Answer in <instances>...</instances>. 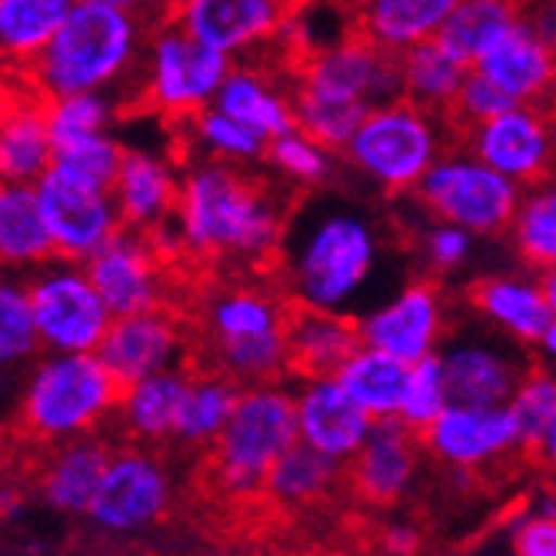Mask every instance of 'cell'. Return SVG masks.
Masks as SVG:
<instances>
[{
    "mask_svg": "<svg viewBox=\"0 0 556 556\" xmlns=\"http://www.w3.org/2000/svg\"><path fill=\"white\" fill-rule=\"evenodd\" d=\"M287 224V200L250 167L197 157L184 170L174 220L150 237L200 261L261 267L277 261Z\"/></svg>",
    "mask_w": 556,
    "mask_h": 556,
    "instance_id": "obj_1",
    "label": "cell"
},
{
    "mask_svg": "<svg viewBox=\"0 0 556 556\" xmlns=\"http://www.w3.org/2000/svg\"><path fill=\"white\" fill-rule=\"evenodd\" d=\"M387 250L380 220L364 207L350 200H311L290 217L277 254L290 303L350 317L364 314Z\"/></svg>",
    "mask_w": 556,
    "mask_h": 556,
    "instance_id": "obj_2",
    "label": "cell"
},
{
    "mask_svg": "<svg viewBox=\"0 0 556 556\" xmlns=\"http://www.w3.org/2000/svg\"><path fill=\"white\" fill-rule=\"evenodd\" d=\"M150 27L154 24L121 8L77 0L64 27L30 61V90L43 100L67 93H117L130 104L127 87L140 90V64Z\"/></svg>",
    "mask_w": 556,
    "mask_h": 556,
    "instance_id": "obj_3",
    "label": "cell"
},
{
    "mask_svg": "<svg viewBox=\"0 0 556 556\" xmlns=\"http://www.w3.org/2000/svg\"><path fill=\"white\" fill-rule=\"evenodd\" d=\"M121 393L124 383L100 353L43 350L21 370L17 430L40 446L97 433L117 417Z\"/></svg>",
    "mask_w": 556,
    "mask_h": 556,
    "instance_id": "obj_4",
    "label": "cell"
},
{
    "mask_svg": "<svg viewBox=\"0 0 556 556\" xmlns=\"http://www.w3.org/2000/svg\"><path fill=\"white\" fill-rule=\"evenodd\" d=\"M300 440L296 396L283 380L247 383L237 407L211 446V480L230 500L264 493L270 467Z\"/></svg>",
    "mask_w": 556,
    "mask_h": 556,
    "instance_id": "obj_5",
    "label": "cell"
},
{
    "mask_svg": "<svg viewBox=\"0 0 556 556\" xmlns=\"http://www.w3.org/2000/svg\"><path fill=\"white\" fill-rule=\"evenodd\" d=\"M450 117L417 108L407 97H393L370 108L357 134L343 147V157L353 174L387 197L414 193L424 174L446 154Z\"/></svg>",
    "mask_w": 556,
    "mask_h": 556,
    "instance_id": "obj_6",
    "label": "cell"
},
{
    "mask_svg": "<svg viewBox=\"0 0 556 556\" xmlns=\"http://www.w3.org/2000/svg\"><path fill=\"white\" fill-rule=\"evenodd\" d=\"M287 303L267 287H230L211 296L204 311V333L217 370L237 383L283 380L290 374Z\"/></svg>",
    "mask_w": 556,
    "mask_h": 556,
    "instance_id": "obj_7",
    "label": "cell"
},
{
    "mask_svg": "<svg viewBox=\"0 0 556 556\" xmlns=\"http://www.w3.org/2000/svg\"><path fill=\"white\" fill-rule=\"evenodd\" d=\"M233 64V58L197 40L190 30L167 17L150 27L137 100H143V108L161 117L190 121L214 104Z\"/></svg>",
    "mask_w": 556,
    "mask_h": 556,
    "instance_id": "obj_8",
    "label": "cell"
},
{
    "mask_svg": "<svg viewBox=\"0 0 556 556\" xmlns=\"http://www.w3.org/2000/svg\"><path fill=\"white\" fill-rule=\"evenodd\" d=\"M523 187L493 170L470 150H446L414 190L417 207L433 220H450L477 237H503L514 224Z\"/></svg>",
    "mask_w": 556,
    "mask_h": 556,
    "instance_id": "obj_9",
    "label": "cell"
},
{
    "mask_svg": "<svg viewBox=\"0 0 556 556\" xmlns=\"http://www.w3.org/2000/svg\"><path fill=\"white\" fill-rule=\"evenodd\" d=\"M174 493V477L154 446L130 443L114 450L84 520L97 536L134 540L167 520Z\"/></svg>",
    "mask_w": 556,
    "mask_h": 556,
    "instance_id": "obj_10",
    "label": "cell"
},
{
    "mask_svg": "<svg viewBox=\"0 0 556 556\" xmlns=\"http://www.w3.org/2000/svg\"><path fill=\"white\" fill-rule=\"evenodd\" d=\"M27 293L40 350L97 353L114 324V311L80 261L50 257L30 274Z\"/></svg>",
    "mask_w": 556,
    "mask_h": 556,
    "instance_id": "obj_11",
    "label": "cell"
},
{
    "mask_svg": "<svg viewBox=\"0 0 556 556\" xmlns=\"http://www.w3.org/2000/svg\"><path fill=\"white\" fill-rule=\"evenodd\" d=\"M420 437L430 457L460 477L500 467L514 453L527 450L507 403L450 400L443 414Z\"/></svg>",
    "mask_w": 556,
    "mask_h": 556,
    "instance_id": "obj_12",
    "label": "cell"
},
{
    "mask_svg": "<svg viewBox=\"0 0 556 556\" xmlns=\"http://www.w3.org/2000/svg\"><path fill=\"white\" fill-rule=\"evenodd\" d=\"M357 327L367 346L387 350L403 364H417L440 353L450 337L446 293L433 280H410L357 314Z\"/></svg>",
    "mask_w": 556,
    "mask_h": 556,
    "instance_id": "obj_13",
    "label": "cell"
},
{
    "mask_svg": "<svg viewBox=\"0 0 556 556\" xmlns=\"http://www.w3.org/2000/svg\"><path fill=\"white\" fill-rule=\"evenodd\" d=\"M37 193L58 257L84 264L124 227L114 187L90 184L58 164H50V170L37 180Z\"/></svg>",
    "mask_w": 556,
    "mask_h": 556,
    "instance_id": "obj_14",
    "label": "cell"
},
{
    "mask_svg": "<svg viewBox=\"0 0 556 556\" xmlns=\"http://www.w3.org/2000/svg\"><path fill=\"white\" fill-rule=\"evenodd\" d=\"M293 0H174L170 21L233 61L283 43Z\"/></svg>",
    "mask_w": 556,
    "mask_h": 556,
    "instance_id": "obj_15",
    "label": "cell"
},
{
    "mask_svg": "<svg viewBox=\"0 0 556 556\" xmlns=\"http://www.w3.org/2000/svg\"><path fill=\"white\" fill-rule=\"evenodd\" d=\"M460 134L470 154H477L493 170L507 174L520 187H530L553 174L556 124L543 104H514Z\"/></svg>",
    "mask_w": 556,
    "mask_h": 556,
    "instance_id": "obj_16",
    "label": "cell"
},
{
    "mask_svg": "<svg viewBox=\"0 0 556 556\" xmlns=\"http://www.w3.org/2000/svg\"><path fill=\"white\" fill-rule=\"evenodd\" d=\"M440 361L453 400L464 403H510L517 383L533 367L523 343L496 333L486 324L450 333L440 346Z\"/></svg>",
    "mask_w": 556,
    "mask_h": 556,
    "instance_id": "obj_17",
    "label": "cell"
},
{
    "mask_svg": "<svg viewBox=\"0 0 556 556\" xmlns=\"http://www.w3.org/2000/svg\"><path fill=\"white\" fill-rule=\"evenodd\" d=\"M161 257L164 250L157 247L154 237L134 227H121L104 247L93 250L84 261V267L97 283L100 296L108 300L114 317H121V314L164 307Z\"/></svg>",
    "mask_w": 556,
    "mask_h": 556,
    "instance_id": "obj_18",
    "label": "cell"
},
{
    "mask_svg": "<svg viewBox=\"0 0 556 556\" xmlns=\"http://www.w3.org/2000/svg\"><path fill=\"white\" fill-rule=\"evenodd\" d=\"M300 80H311L317 87L346 93L353 100H361L367 108L387 104L393 97H403L400 87V54L374 43L361 30L350 34L346 40L311 54L296 64Z\"/></svg>",
    "mask_w": 556,
    "mask_h": 556,
    "instance_id": "obj_19",
    "label": "cell"
},
{
    "mask_svg": "<svg viewBox=\"0 0 556 556\" xmlns=\"http://www.w3.org/2000/svg\"><path fill=\"white\" fill-rule=\"evenodd\" d=\"M424 450V437L400 417L377 420L346 464L353 493L370 507H393L414 490Z\"/></svg>",
    "mask_w": 556,
    "mask_h": 556,
    "instance_id": "obj_20",
    "label": "cell"
},
{
    "mask_svg": "<svg viewBox=\"0 0 556 556\" xmlns=\"http://www.w3.org/2000/svg\"><path fill=\"white\" fill-rule=\"evenodd\" d=\"M296 396V430L300 440L324 450L327 457L350 464L361 450L367 433L374 430V417L346 393L337 374L300 377L293 387Z\"/></svg>",
    "mask_w": 556,
    "mask_h": 556,
    "instance_id": "obj_21",
    "label": "cell"
},
{
    "mask_svg": "<svg viewBox=\"0 0 556 556\" xmlns=\"http://www.w3.org/2000/svg\"><path fill=\"white\" fill-rule=\"evenodd\" d=\"M97 353H100V361L114 370V377L127 387L143 377H154L161 370L184 367L187 340H184L177 317H170L164 307H154V311L114 317Z\"/></svg>",
    "mask_w": 556,
    "mask_h": 556,
    "instance_id": "obj_22",
    "label": "cell"
},
{
    "mask_svg": "<svg viewBox=\"0 0 556 556\" xmlns=\"http://www.w3.org/2000/svg\"><path fill=\"white\" fill-rule=\"evenodd\" d=\"M473 314L523 346H533L553 324V307L546 300L543 280L533 270H496L470 287Z\"/></svg>",
    "mask_w": 556,
    "mask_h": 556,
    "instance_id": "obj_23",
    "label": "cell"
},
{
    "mask_svg": "<svg viewBox=\"0 0 556 556\" xmlns=\"http://www.w3.org/2000/svg\"><path fill=\"white\" fill-rule=\"evenodd\" d=\"M180 180L184 174L170 157L147 147H127L114 180V200L124 227L143 233L167 227L180 200Z\"/></svg>",
    "mask_w": 556,
    "mask_h": 556,
    "instance_id": "obj_24",
    "label": "cell"
},
{
    "mask_svg": "<svg viewBox=\"0 0 556 556\" xmlns=\"http://www.w3.org/2000/svg\"><path fill=\"white\" fill-rule=\"evenodd\" d=\"M514 104H546L556 93V50L520 17L473 64Z\"/></svg>",
    "mask_w": 556,
    "mask_h": 556,
    "instance_id": "obj_25",
    "label": "cell"
},
{
    "mask_svg": "<svg viewBox=\"0 0 556 556\" xmlns=\"http://www.w3.org/2000/svg\"><path fill=\"white\" fill-rule=\"evenodd\" d=\"M111 457L114 446L97 433L54 443L37 477L40 503L61 517H84Z\"/></svg>",
    "mask_w": 556,
    "mask_h": 556,
    "instance_id": "obj_26",
    "label": "cell"
},
{
    "mask_svg": "<svg viewBox=\"0 0 556 556\" xmlns=\"http://www.w3.org/2000/svg\"><path fill=\"white\" fill-rule=\"evenodd\" d=\"M54 164L47 100L37 90L0 100V180L37 184Z\"/></svg>",
    "mask_w": 556,
    "mask_h": 556,
    "instance_id": "obj_27",
    "label": "cell"
},
{
    "mask_svg": "<svg viewBox=\"0 0 556 556\" xmlns=\"http://www.w3.org/2000/svg\"><path fill=\"white\" fill-rule=\"evenodd\" d=\"M361 343L364 340H361L357 317L293 303L290 324H287L290 374L296 377L337 374Z\"/></svg>",
    "mask_w": 556,
    "mask_h": 556,
    "instance_id": "obj_28",
    "label": "cell"
},
{
    "mask_svg": "<svg viewBox=\"0 0 556 556\" xmlns=\"http://www.w3.org/2000/svg\"><path fill=\"white\" fill-rule=\"evenodd\" d=\"M187 383H190V374L184 367L161 370L154 377L127 383L121 393V407H117L121 433L130 443H143V446L170 443L177 433Z\"/></svg>",
    "mask_w": 556,
    "mask_h": 556,
    "instance_id": "obj_29",
    "label": "cell"
},
{
    "mask_svg": "<svg viewBox=\"0 0 556 556\" xmlns=\"http://www.w3.org/2000/svg\"><path fill=\"white\" fill-rule=\"evenodd\" d=\"M473 64H467L457 50H450L440 37L420 40L400 54V87L403 97L417 108L450 117L457 97L470 77Z\"/></svg>",
    "mask_w": 556,
    "mask_h": 556,
    "instance_id": "obj_30",
    "label": "cell"
},
{
    "mask_svg": "<svg viewBox=\"0 0 556 556\" xmlns=\"http://www.w3.org/2000/svg\"><path fill=\"white\" fill-rule=\"evenodd\" d=\"M58 257L37 184L0 180V264L11 270H37Z\"/></svg>",
    "mask_w": 556,
    "mask_h": 556,
    "instance_id": "obj_31",
    "label": "cell"
},
{
    "mask_svg": "<svg viewBox=\"0 0 556 556\" xmlns=\"http://www.w3.org/2000/svg\"><path fill=\"white\" fill-rule=\"evenodd\" d=\"M214 104L220 111L233 114L237 121H243L247 127H254L257 134H264L267 140H274V137L296 127L293 90L280 87L254 61H237L233 64V71L227 74Z\"/></svg>",
    "mask_w": 556,
    "mask_h": 556,
    "instance_id": "obj_32",
    "label": "cell"
},
{
    "mask_svg": "<svg viewBox=\"0 0 556 556\" xmlns=\"http://www.w3.org/2000/svg\"><path fill=\"white\" fill-rule=\"evenodd\" d=\"M460 0H357V30L374 43L403 54L407 47L440 37L446 17Z\"/></svg>",
    "mask_w": 556,
    "mask_h": 556,
    "instance_id": "obj_33",
    "label": "cell"
},
{
    "mask_svg": "<svg viewBox=\"0 0 556 556\" xmlns=\"http://www.w3.org/2000/svg\"><path fill=\"white\" fill-rule=\"evenodd\" d=\"M340 460L327 457L324 450L296 440L283 457L270 467L267 483H264V496L283 510H296V507H311V503L327 500L343 477Z\"/></svg>",
    "mask_w": 556,
    "mask_h": 556,
    "instance_id": "obj_34",
    "label": "cell"
},
{
    "mask_svg": "<svg viewBox=\"0 0 556 556\" xmlns=\"http://www.w3.org/2000/svg\"><path fill=\"white\" fill-rule=\"evenodd\" d=\"M240 390H243V383H237L224 370H207V374H197V377L190 374L174 443L193 446V450L214 446L217 437L224 433L233 407H237Z\"/></svg>",
    "mask_w": 556,
    "mask_h": 556,
    "instance_id": "obj_35",
    "label": "cell"
},
{
    "mask_svg": "<svg viewBox=\"0 0 556 556\" xmlns=\"http://www.w3.org/2000/svg\"><path fill=\"white\" fill-rule=\"evenodd\" d=\"M74 8L77 0H0V61L27 71Z\"/></svg>",
    "mask_w": 556,
    "mask_h": 556,
    "instance_id": "obj_36",
    "label": "cell"
},
{
    "mask_svg": "<svg viewBox=\"0 0 556 556\" xmlns=\"http://www.w3.org/2000/svg\"><path fill=\"white\" fill-rule=\"evenodd\" d=\"M407 370L410 364H403L393 353L361 343L346 357V364L337 370V377L346 387V393L357 400L374 420H387L400 414V396H403V383H407Z\"/></svg>",
    "mask_w": 556,
    "mask_h": 556,
    "instance_id": "obj_37",
    "label": "cell"
},
{
    "mask_svg": "<svg viewBox=\"0 0 556 556\" xmlns=\"http://www.w3.org/2000/svg\"><path fill=\"white\" fill-rule=\"evenodd\" d=\"M290 90H293L296 127L303 134H311L314 140L327 143L330 150H337V154H343V147L350 143L353 134H357L361 121L370 114V108L361 104V100L337 93V90H327V87H317V84L300 80V77H293Z\"/></svg>",
    "mask_w": 556,
    "mask_h": 556,
    "instance_id": "obj_38",
    "label": "cell"
},
{
    "mask_svg": "<svg viewBox=\"0 0 556 556\" xmlns=\"http://www.w3.org/2000/svg\"><path fill=\"white\" fill-rule=\"evenodd\" d=\"M507 237L527 270L543 274L556 267V177L523 187Z\"/></svg>",
    "mask_w": 556,
    "mask_h": 556,
    "instance_id": "obj_39",
    "label": "cell"
},
{
    "mask_svg": "<svg viewBox=\"0 0 556 556\" xmlns=\"http://www.w3.org/2000/svg\"><path fill=\"white\" fill-rule=\"evenodd\" d=\"M184 124H187V140L197 150V157L224 161L237 167H257L267 161L270 140L257 134L254 127H247L243 121H237L233 114L220 111L217 104L204 108Z\"/></svg>",
    "mask_w": 556,
    "mask_h": 556,
    "instance_id": "obj_40",
    "label": "cell"
},
{
    "mask_svg": "<svg viewBox=\"0 0 556 556\" xmlns=\"http://www.w3.org/2000/svg\"><path fill=\"white\" fill-rule=\"evenodd\" d=\"M520 17V0H460L446 17L440 40L467 64H477Z\"/></svg>",
    "mask_w": 556,
    "mask_h": 556,
    "instance_id": "obj_41",
    "label": "cell"
},
{
    "mask_svg": "<svg viewBox=\"0 0 556 556\" xmlns=\"http://www.w3.org/2000/svg\"><path fill=\"white\" fill-rule=\"evenodd\" d=\"M124 108L127 100H121L117 93H67L47 100V127L54 150L97 134H111Z\"/></svg>",
    "mask_w": 556,
    "mask_h": 556,
    "instance_id": "obj_42",
    "label": "cell"
},
{
    "mask_svg": "<svg viewBox=\"0 0 556 556\" xmlns=\"http://www.w3.org/2000/svg\"><path fill=\"white\" fill-rule=\"evenodd\" d=\"M264 164L280 180H287L293 187L317 190L337 177V150H330L327 143H320L311 134H303L300 127H293V130L270 140Z\"/></svg>",
    "mask_w": 556,
    "mask_h": 556,
    "instance_id": "obj_43",
    "label": "cell"
},
{
    "mask_svg": "<svg viewBox=\"0 0 556 556\" xmlns=\"http://www.w3.org/2000/svg\"><path fill=\"white\" fill-rule=\"evenodd\" d=\"M40 353L27 283L0 277V370L21 374Z\"/></svg>",
    "mask_w": 556,
    "mask_h": 556,
    "instance_id": "obj_44",
    "label": "cell"
},
{
    "mask_svg": "<svg viewBox=\"0 0 556 556\" xmlns=\"http://www.w3.org/2000/svg\"><path fill=\"white\" fill-rule=\"evenodd\" d=\"M350 34H357V17H353V11H343L333 4H300L287 17L283 47H287V54H300L303 61L346 40Z\"/></svg>",
    "mask_w": 556,
    "mask_h": 556,
    "instance_id": "obj_45",
    "label": "cell"
},
{
    "mask_svg": "<svg viewBox=\"0 0 556 556\" xmlns=\"http://www.w3.org/2000/svg\"><path fill=\"white\" fill-rule=\"evenodd\" d=\"M450 400H453V393H450L443 361H440V353H433V357H424V361L410 364L396 417L407 427H414L417 433H424L443 414V407Z\"/></svg>",
    "mask_w": 556,
    "mask_h": 556,
    "instance_id": "obj_46",
    "label": "cell"
},
{
    "mask_svg": "<svg viewBox=\"0 0 556 556\" xmlns=\"http://www.w3.org/2000/svg\"><path fill=\"white\" fill-rule=\"evenodd\" d=\"M507 407H510L517 430H520V440L530 453V446L540 440V433L556 417V370L546 364H540V367L533 364L523 374V380L517 383Z\"/></svg>",
    "mask_w": 556,
    "mask_h": 556,
    "instance_id": "obj_47",
    "label": "cell"
},
{
    "mask_svg": "<svg viewBox=\"0 0 556 556\" xmlns=\"http://www.w3.org/2000/svg\"><path fill=\"white\" fill-rule=\"evenodd\" d=\"M483 237H477L473 230L450 224V220H433L420 230V257L424 264L437 274V277H457L464 270H470V264L477 261V247Z\"/></svg>",
    "mask_w": 556,
    "mask_h": 556,
    "instance_id": "obj_48",
    "label": "cell"
},
{
    "mask_svg": "<svg viewBox=\"0 0 556 556\" xmlns=\"http://www.w3.org/2000/svg\"><path fill=\"white\" fill-rule=\"evenodd\" d=\"M124 150L127 147L111 130V134H97V137H87V140H77V143L54 150V164L90 180V184L114 187L121 161H124Z\"/></svg>",
    "mask_w": 556,
    "mask_h": 556,
    "instance_id": "obj_49",
    "label": "cell"
},
{
    "mask_svg": "<svg viewBox=\"0 0 556 556\" xmlns=\"http://www.w3.org/2000/svg\"><path fill=\"white\" fill-rule=\"evenodd\" d=\"M507 108H514V100L503 93L483 71L473 67L464 90H460V97H457V108H453V114H450V124L457 130H467L473 124H483V121L496 117L500 111H507Z\"/></svg>",
    "mask_w": 556,
    "mask_h": 556,
    "instance_id": "obj_50",
    "label": "cell"
},
{
    "mask_svg": "<svg viewBox=\"0 0 556 556\" xmlns=\"http://www.w3.org/2000/svg\"><path fill=\"white\" fill-rule=\"evenodd\" d=\"M507 546L520 556H556V517L523 507L507 523Z\"/></svg>",
    "mask_w": 556,
    "mask_h": 556,
    "instance_id": "obj_51",
    "label": "cell"
},
{
    "mask_svg": "<svg viewBox=\"0 0 556 556\" xmlns=\"http://www.w3.org/2000/svg\"><path fill=\"white\" fill-rule=\"evenodd\" d=\"M380 546L387 553H396V556H410V553H420L424 549V533L410 520H390L380 530Z\"/></svg>",
    "mask_w": 556,
    "mask_h": 556,
    "instance_id": "obj_52",
    "label": "cell"
},
{
    "mask_svg": "<svg viewBox=\"0 0 556 556\" xmlns=\"http://www.w3.org/2000/svg\"><path fill=\"white\" fill-rule=\"evenodd\" d=\"M520 14L556 50V0H520Z\"/></svg>",
    "mask_w": 556,
    "mask_h": 556,
    "instance_id": "obj_53",
    "label": "cell"
},
{
    "mask_svg": "<svg viewBox=\"0 0 556 556\" xmlns=\"http://www.w3.org/2000/svg\"><path fill=\"white\" fill-rule=\"evenodd\" d=\"M17 396H21V374L0 370V430L17 427Z\"/></svg>",
    "mask_w": 556,
    "mask_h": 556,
    "instance_id": "obj_54",
    "label": "cell"
},
{
    "mask_svg": "<svg viewBox=\"0 0 556 556\" xmlns=\"http://www.w3.org/2000/svg\"><path fill=\"white\" fill-rule=\"evenodd\" d=\"M100 4H111V8H121L127 14H137L147 24H161L170 17L174 0H100Z\"/></svg>",
    "mask_w": 556,
    "mask_h": 556,
    "instance_id": "obj_55",
    "label": "cell"
},
{
    "mask_svg": "<svg viewBox=\"0 0 556 556\" xmlns=\"http://www.w3.org/2000/svg\"><path fill=\"white\" fill-rule=\"evenodd\" d=\"M530 457H533V464H536L543 473L556 477V417H553L549 427L540 433V440L530 446Z\"/></svg>",
    "mask_w": 556,
    "mask_h": 556,
    "instance_id": "obj_56",
    "label": "cell"
},
{
    "mask_svg": "<svg viewBox=\"0 0 556 556\" xmlns=\"http://www.w3.org/2000/svg\"><path fill=\"white\" fill-rule=\"evenodd\" d=\"M533 346L540 350V364H546V367L556 370V317H553V324L543 330V337Z\"/></svg>",
    "mask_w": 556,
    "mask_h": 556,
    "instance_id": "obj_57",
    "label": "cell"
},
{
    "mask_svg": "<svg viewBox=\"0 0 556 556\" xmlns=\"http://www.w3.org/2000/svg\"><path fill=\"white\" fill-rule=\"evenodd\" d=\"M21 510V493L8 483H0V520H11Z\"/></svg>",
    "mask_w": 556,
    "mask_h": 556,
    "instance_id": "obj_58",
    "label": "cell"
},
{
    "mask_svg": "<svg viewBox=\"0 0 556 556\" xmlns=\"http://www.w3.org/2000/svg\"><path fill=\"white\" fill-rule=\"evenodd\" d=\"M540 280H543L546 300H549V307H553V317H556V267L543 270V274H540Z\"/></svg>",
    "mask_w": 556,
    "mask_h": 556,
    "instance_id": "obj_59",
    "label": "cell"
}]
</instances>
